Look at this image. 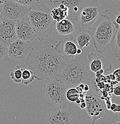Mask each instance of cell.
Instances as JSON below:
<instances>
[{
  "mask_svg": "<svg viewBox=\"0 0 120 124\" xmlns=\"http://www.w3.org/2000/svg\"><path fill=\"white\" fill-rule=\"evenodd\" d=\"M94 48L96 52L102 54L114 41L117 29L108 15L100 14L97 22L88 29Z\"/></svg>",
  "mask_w": 120,
  "mask_h": 124,
  "instance_id": "obj_2",
  "label": "cell"
},
{
  "mask_svg": "<svg viewBox=\"0 0 120 124\" xmlns=\"http://www.w3.org/2000/svg\"><path fill=\"white\" fill-rule=\"evenodd\" d=\"M101 14V7L98 0H93L84 5L75 20V28L79 30H88L99 19Z\"/></svg>",
  "mask_w": 120,
  "mask_h": 124,
  "instance_id": "obj_5",
  "label": "cell"
},
{
  "mask_svg": "<svg viewBox=\"0 0 120 124\" xmlns=\"http://www.w3.org/2000/svg\"><path fill=\"white\" fill-rule=\"evenodd\" d=\"M15 22L17 38L29 42H32L36 38L35 30L28 17L20 19Z\"/></svg>",
  "mask_w": 120,
  "mask_h": 124,
  "instance_id": "obj_12",
  "label": "cell"
},
{
  "mask_svg": "<svg viewBox=\"0 0 120 124\" xmlns=\"http://www.w3.org/2000/svg\"><path fill=\"white\" fill-rule=\"evenodd\" d=\"M42 1L51 9L58 7L60 5L65 6L69 8V15L71 13L69 16L72 22L75 20L80 10L86 4L82 0H42Z\"/></svg>",
  "mask_w": 120,
  "mask_h": 124,
  "instance_id": "obj_10",
  "label": "cell"
},
{
  "mask_svg": "<svg viewBox=\"0 0 120 124\" xmlns=\"http://www.w3.org/2000/svg\"><path fill=\"white\" fill-rule=\"evenodd\" d=\"M84 100L86 106L83 109L84 116L91 120V124H95L104 115V102L93 90L86 92Z\"/></svg>",
  "mask_w": 120,
  "mask_h": 124,
  "instance_id": "obj_7",
  "label": "cell"
},
{
  "mask_svg": "<svg viewBox=\"0 0 120 124\" xmlns=\"http://www.w3.org/2000/svg\"><path fill=\"white\" fill-rule=\"evenodd\" d=\"M87 57L89 62L88 69L93 73H96L102 69L106 73L112 69V64L102 54L97 52L90 53L87 55Z\"/></svg>",
  "mask_w": 120,
  "mask_h": 124,
  "instance_id": "obj_13",
  "label": "cell"
},
{
  "mask_svg": "<svg viewBox=\"0 0 120 124\" xmlns=\"http://www.w3.org/2000/svg\"><path fill=\"white\" fill-rule=\"evenodd\" d=\"M112 95H109V96L107 97L106 98L104 99V104H105V107L107 110H110L111 106L112 104V100H111Z\"/></svg>",
  "mask_w": 120,
  "mask_h": 124,
  "instance_id": "obj_28",
  "label": "cell"
},
{
  "mask_svg": "<svg viewBox=\"0 0 120 124\" xmlns=\"http://www.w3.org/2000/svg\"><path fill=\"white\" fill-rule=\"evenodd\" d=\"M90 90V86L88 84H85L84 87V91H86V92H87Z\"/></svg>",
  "mask_w": 120,
  "mask_h": 124,
  "instance_id": "obj_32",
  "label": "cell"
},
{
  "mask_svg": "<svg viewBox=\"0 0 120 124\" xmlns=\"http://www.w3.org/2000/svg\"><path fill=\"white\" fill-rule=\"evenodd\" d=\"M118 60H120V57H118Z\"/></svg>",
  "mask_w": 120,
  "mask_h": 124,
  "instance_id": "obj_38",
  "label": "cell"
},
{
  "mask_svg": "<svg viewBox=\"0 0 120 124\" xmlns=\"http://www.w3.org/2000/svg\"><path fill=\"white\" fill-rule=\"evenodd\" d=\"M115 124H120V121H118V122H116Z\"/></svg>",
  "mask_w": 120,
  "mask_h": 124,
  "instance_id": "obj_36",
  "label": "cell"
},
{
  "mask_svg": "<svg viewBox=\"0 0 120 124\" xmlns=\"http://www.w3.org/2000/svg\"><path fill=\"white\" fill-rule=\"evenodd\" d=\"M110 110H111L112 112L115 113H118L120 112V105L119 104H117L116 103H112L111 106Z\"/></svg>",
  "mask_w": 120,
  "mask_h": 124,
  "instance_id": "obj_26",
  "label": "cell"
},
{
  "mask_svg": "<svg viewBox=\"0 0 120 124\" xmlns=\"http://www.w3.org/2000/svg\"><path fill=\"white\" fill-rule=\"evenodd\" d=\"M94 77L86 64L74 59L66 62L57 79L69 88L77 87L81 84H87V82L91 85Z\"/></svg>",
  "mask_w": 120,
  "mask_h": 124,
  "instance_id": "obj_3",
  "label": "cell"
},
{
  "mask_svg": "<svg viewBox=\"0 0 120 124\" xmlns=\"http://www.w3.org/2000/svg\"><path fill=\"white\" fill-rule=\"evenodd\" d=\"M66 97L69 102H75L80 98V93L76 88H69L66 93Z\"/></svg>",
  "mask_w": 120,
  "mask_h": 124,
  "instance_id": "obj_21",
  "label": "cell"
},
{
  "mask_svg": "<svg viewBox=\"0 0 120 124\" xmlns=\"http://www.w3.org/2000/svg\"><path fill=\"white\" fill-rule=\"evenodd\" d=\"M3 1L4 0H0V5H1V4L3 2Z\"/></svg>",
  "mask_w": 120,
  "mask_h": 124,
  "instance_id": "obj_37",
  "label": "cell"
},
{
  "mask_svg": "<svg viewBox=\"0 0 120 124\" xmlns=\"http://www.w3.org/2000/svg\"><path fill=\"white\" fill-rule=\"evenodd\" d=\"M31 42L17 39L8 46V55L10 60L25 63L33 52Z\"/></svg>",
  "mask_w": 120,
  "mask_h": 124,
  "instance_id": "obj_9",
  "label": "cell"
},
{
  "mask_svg": "<svg viewBox=\"0 0 120 124\" xmlns=\"http://www.w3.org/2000/svg\"><path fill=\"white\" fill-rule=\"evenodd\" d=\"M91 41V37L88 30H79L76 35V41L78 48L82 50L85 46H88Z\"/></svg>",
  "mask_w": 120,
  "mask_h": 124,
  "instance_id": "obj_17",
  "label": "cell"
},
{
  "mask_svg": "<svg viewBox=\"0 0 120 124\" xmlns=\"http://www.w3.org/2000/svg\"><path fill=\"white\" fill-rule=\"evenodd\" d=\"M111 100L113 101V103H116L117 104H119L120 105V97H115L114 95H112L111 97ZM113 118L117 121H120V113H116L115 115Z\"/></svg>",
  "mask_w": 120,
  "mask_h": 124,
  "instance_id": "obj_25",
  "label": "cell"
},
{
  "mask_svg": "<svg viewBox=\"0 0 120 124\" xmlns=\"http://www.w3.org/2000/svg\"><path fill=\"white\" fill-rule=\"evenodd\" d=\"M113 75L115 78V81L118 83H120V68L114 70V72H113Z\"/></svg>",
  "mask_w": 120,
  "mask_h": 124,
  "instance_id": "obj_29",
  "label": "cell"
},
{
  "mask_svg": "<svg viewBox=\"0 0 120 124\" xmlns=\"http://www.w3.org/2000/svg\"><path fill=\"white\" fill-rule=\"evenodd\" d=\"M32 7L24 6L13 0H4L0 5V14L3 18L16 22L28 17Z\"/></svg>",
  "mask_w": 120,
  "mask_h": 124,
  "instance_id": "obj_8",
  "label": "cell"
},
{
  "mask_svg": "<svg viewBox=\"0 0 120 124\" xmlns=\"http://www.w3.org/2000/svg\"><path fill=\"white\" fill-rule=\"evenodd\" d=\"M45 124H73L71 112L64 107H57L47 117Z\"/></svg>",
  "mask_w": 120,
  "mask_h": 124,
  "instance_id": "obj_14",
  "label": "cell"
},
{
  "mask_svg": "<svg viewBox=\"0 0 120 124\" xmlns=\"http://www.w3.org/2000/svg\"><path fill=\"white\" fill-rule=\"evenodd\" d=\"M69 8L64 5H60L58 7L51 9L50 15L56 22L66 19L69 16Z\"/></svg>",
  "mask_w": 120,
  "mask_h": 124,
  "instance_id": "obj_18",
  "label": "cell"
},
{
  "mask_svg": "<svg viewBox=\"0 0 120 124\" xmlns=\"http://www.w3.org/2000/svg\"><path fill=\"white\" fill-rule=\"evenodd\" d=\"M112 93L114 96L120 97V85L115 86L112 90Z\"/></svg>",
  "mask_w": 120,
  "mask_h": 124,
  "instance_id": "obj_30",
  "label": "cell"
},
{
  "mask_svg": "<svg viewBox=\"0 0 120 124\" xmlns=\"http://www.w3.org/2000/svg\"><path fill=\"white\" fill-rule=\"evenodd\" d=\"M60 53L53 48L33 52L25 64L38 81L57 79L66 63Z\"/></svg>",
  "mask_w": 120,
  "mask_h": 124,
  "instance_id": "obj_1",
  "label": "cell"
},
{
  "mask_svg": "<svg viewBox=\"0 0 120 124\" xmlns=\"http://www.w3.org/2000/svg\"><path fill=\"white\" fill-rule=\"evenodd\" d=\"M24 68H20L19 66L16 65L13 71L10 73V77L13 82L16 84L22 83V75Z\"/></svg>",
  "mask_w": 120,
  "mask_h": 124,
  "instance_id": "obj_20",
  "label": "cell"
},
{
  "mask_svg": "<svg viewBox=\"0 0 120 124\" xmlns=\"http://www.w3.org/2000/svg\"><path fill=\"white\" fill-rule=\"evenodd\" d=\"M86 102L85 101L81 102V103L80 104V108H82V109H84V108H86Z\"/></svg>",
  "mask_w": 120,
  "mask_h": 124,
  "instance_id": "obj_31",
  "label": "cell"
},
{
  "mask_svg": "<svg viewBox=\"0 0 120 124\" xmlns=\"http://www.w3.org/2000/svg\"><path fill=\"white\" fill-rule=\"evenodd\" d=\"M17 39L16 22L3 18L0 23V42L8 46Z\"/></svg>",
  "mask_w": 120,
  "mask_h": 124,
  "instance_id": "obj_11",
  "label": "cell"
},
{
  "mask_svg": "<svg viewBox=\"0 0 120 124\" xmlns=\"http://www.w3.org/2000/svg\"><path fill=\"white\" fill-rule=\"evenodd\" d=\"M82 53V50H81V49L80 48H78V50H77V54H80Z\"/></svg>",
  "mask_w": 120,
  "mask_h": 124,
  "instance_id": "obj_33",
  "label": "cell"
},
{
  "mask_svg": "<svg viewBox=\"0 0 120 124\" xmlns=\"http://www.w3.org/2000/svg\"><path fill=\"white\" fill-rule=\"evenodd\" d=\"M28 19L34 29L36 38L40 41L48 38L53 32L56 22L49 13L32 9L29 13Z\"/></svg>",
  "mask_w": 120,
  "mask_h": 124,
  "instance_id": "obj_4",
  "label": "cell"
},
{
  "mask_svg": "<svg viewBox=\"0 0 120 124\" xmlns=\"http://www.w3.org/2000/svg\"><path fill=\"white\" fill-rule=\"evenodd\" d=\"M68 88L57 79L49 80L44 86V94L47 100L57 107L66 108L69 101L66 97Z\"/></svg>",
  "mask_w": 120,
  "mask_h": 124,
  "instance_id": "obj_6",
  "label": "cell"
},
{
  "mask_svg": "<svg viewBox=\"0 0 120 124\" xmlns=\"http://www.w3.org/2000/svg\"><path fill=\"white\" fill-rule=\"evenodd\" d=\"M113 24L114 25L115 28L117 30L120 29V12L118 13L117 14V16H116L115 19L114 21L112 22Z\"/></svg>",
  "mask_w": 120,
  "mask_h": 124,
  "instance_id": "obj_27",
  "label": "cell"
},
{
  "mask_svg": "<svg viewBox=\"0 0 120 124\" xmlns=\"http://www.w3.org/2000/svg\"><path fill=\"white\" fill-rule=\"evenodd\" d=\"M114 41H115V46L113 53L116 57L118 59L120 57V29H118L116 32L115 37Z\"/></svg>",
  "mask_w": 120,
  "mask_h": 124,
  "instance_id": "obj_23",
  "label": "cell"
},
{
  "mask_svg": "<svg viewBox=\"0 0 120 124\" xmlns=\"http://www.w3.org/2000/svg\"><path fill=\"white\" fill-rule=\"evenodd\" d=\"M2 19H3V17H2V16H1V14H0V23H1V21H2Z\"/></svg>",
  "mask_w": 120,
  "mask_h": 124,
  "instance_id": "obj_35",
  "label": "cell"
},
{
  "mask_svg": "<svg viewBox=\"0 0 120 124\" xmlns=\"http://www.w3.org/2000/svg\"><path fill=\"white\" fill-rule=\"evenodd\" d=\"M36 77L30 69H23L22 75V83L24 85H28L35 79Z\"/></svg>",
  "mask_w": 120,
  "mask_h": 124,
  "instance_id": "obj_19",
  "label": "cell"
},
{
  "mask_svg": "<svg viewBox=\"0 0 120 124\" xmlns=\"http://www.w3.org/2000/svg\"></svg>",
  "mask_w": 120,
  "mask_h": 124,
  "instance_id": "obj_39",
  "label": "cell"
},
{
  "mask_svg": "<svg viewBox=\"0 0 120 124\" xmlns=\"http://www.w3.org/2000/svg\"><path fill=\"white\" fill-rule=\"evenodd\" d=\"M15 2L24 6H29L33 8L37 4L40 2V0H13Z\"/></svg>",
  "mask_w": 120,
  "mask_h": 124,
  "instance_id": "obj_24",
  "label": "cell"
},
{
  "mask_svg": "<svg viewBox=\"0 0 120 124\" xmlns=\"http://www.w3.org/2000/svg\"><path fill=\"white\" fill-rule=\"evenodd\" d=\"M58 42L60 46H62V49H54L60 53L66 61L75 59L77 51L78 50V47L75 43L71 40H67L64 42L60 41Z\"/></svg>",
  "mask_w": 120,
  "mask_h": 124,
  "instance_id": "obj_15",
  "label": "cell"
},
{
  "mask_svg": "<svg viewBox=\"0 0 120 124\" xmlns=\"http://www.w3.org/2000/svg\"><path fill=\"white\" fill-rule=\"evenodd\" d=\"M75 103H77V104H80V103H81V100H80V99H78V100H77V101H75Z\"/></svg>",
  "mask_w": 120,
  "mask_h": 124,
  "instance_id": "obj_34",
  "label": "cell"
},
{
  "mask_svg": "<svg viewBox=\"0 0 120 124\" xmlns=\"http://www.w3.org/2000/svg\"><path fill=\"white\" fill-rule=\"evenodd\" d=\"M10 60L8 55V46L0 42V63Z\"/></svg>",
  "mask_w": 120,
  "mask_h": 124,
  "instance_id": "obj_22",
  "label": "cell"
},
{
  "mask_svg": "<svg viewBox=\"0 0 120 124\" xmlns=\"http://www.w3.org/2000/svg\"><path fill=\"white\" fill-rule=\"evenodd\" d=\"M55 25L58 33L63 36H71L75 32L77 29L73 23L66 18L61 21L56 22Z\"/></svg>",
  "mask_w": 120,
  "mask_h": 124,
  "instance_id": "obj_16",
  "label": "cell"
}]
</instances>
